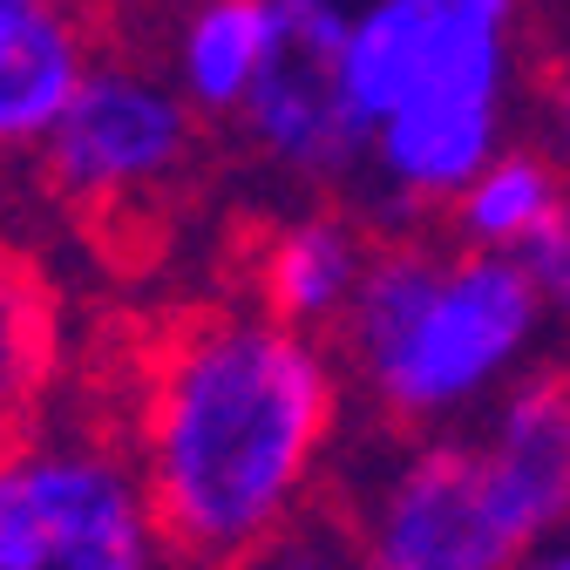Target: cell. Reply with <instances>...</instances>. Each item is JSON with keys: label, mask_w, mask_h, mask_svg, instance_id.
<instances>
[{"label": "cell", "mask_w": 570, "mask_h": 570, "mask_svg": "<svg viewBox=\"0 0 570 570\" xmlns=\"http://www.w3.org/2000/svg\"><path fill=\"white\" fill-rule=\"evenodd\" d=\"M340 381L320 333L225 293L129 320L68 387L122 435L177 570H252L326 482Z\"/></svg>", "instance_id": "1"}, {"label": "cell", "mask_w": 570, "mask_h": 570, "mask_svg": "<svg viewBox=\"0 0 570 570\" xmlns=\"http://www.w3.org/2000/svg\"><path fill=\"white\" fill-rule=\"evenodd\" d=\"M530 76V0H353L346 89L367 116L374 225H442L510 142Z\"/></svg>", "instance_id": "2"}, {"label": "cell", "mask_w": 570, "mask_h": 570, "mask_svg": "<svg viewBox=\"0 0 570 570\" xmlns=\"http://www.w3.org/2000/svg\"><path fill=\"white\" fill-rule=\"evenodd\" d=\"M543 293L517 252L455 245L442 225H374L340 333V374L361 381L374 421L394 435L449 421L482 394H503L543 333Z\"/></svg>", "instance_id": "3"}, {"label": "cell", "mask_w": 570, "mask_h": 570, "mask_svg": "<svg viewBox=\"0 0 570 570\" xmlns=\"http://www.w3.org/2000/svg\"><path fill=\"white\" fill-rule=\"evenodd\" d=\"M204 157L210 122L177 96V82L109 41L35 150V170L89 252L136 278L177 245Z\"/></svg>", "instance_id": "4"}, {"label": "cell", "mask_w": 570, "mask_h": 570, "mask_svg": "<svg viewBox=\"0 0 570 570\" xmlns=\"http://www.w3.org/2000/svg\"><path fill=\"white\" fill-rule=\"evenodd\" d=\"M0 570H177L122 435L76 387L0 449Z\"/></svg>", "instance_id": "5"}, {"label": "cell", "mask_w": 570, "mask_h": 570, "mask_svg": "<svg viewBox=\"0 0 570 570\" xmlns=\"http://www.w3.org/2000/svg\"><path fill=\"white\" fill-rule=\"evenodd\" d=\"M346 523L353 570H517L543 530L482 435H421L374 482H320Z\"/></svg>", "instance_id": "6"}, {"label": "cell", "mask_w": 570, "mask_h": 570, "mask_svg": "<svg viewBox=\"0 0 570 570\" xmlns=\"http://www.w3.org/2000/svg\"><path fill=\"white\" fill-rule=\"evenodd\" d=\"M353 0H272V41L238 109V142L293 184H346L367 164V116L346 89Z\"/></svg>", "instance_id": "7"}, {"label": "cell", "mask_w": 570, "mask_h": 570, "mask_svg": "<svg viewBox=\"0 0 570 570\" xmlns=\"http://www.w3.org/2000/svg\"><path fill=\"white\" fill-rule=\"evenodd\" d=\"M374 252V218H353V210L313 204V210H272L232 232V258H225V285L232 299L333 340L353 293H361V272Z\"/></svg>", "instance_id": "8"}, {"label": "cell", "mask_w": 570, "mask_h": 570, "mask_svg": "<svg viewBox=\"0 0 570 570\" xmlns=\"http://www.w3.org/2000/svg\"><path fill=\"white\" fill-rule=\"evenodd\" d=\"M102 48L109 41L82 0L0 8V164L41 150Z\"/></svg>", "instance_id": "9"}, {"label": "cell", "mask_w": 570, "mask_h": 570, "mask_svg": "<svg viewBox=\"0 0 570 570\" xmlns=\"http://www.w3.org/2000/svg\"><path fill=\"white\" fill-rule=\"evenodd\" d=\"M68 394V299L55 272L0 238V449L35 435Z\"/></svg>", "instance_id": "10"}, {"label": "cell", "mask_w": 570, "mask_h": 570, "mask_svg": "<svg viewBox=\"0 0 570 570\" xmlns=\"http://www.w3.org/2000/svg\"><path fill=\"white\" fill-rule=\"evenodd\" d=\"M482 442L543 537L570 523V353L530 361L489 407Z\"/></svg>", "instance_id": "11"}, {"label": "cell", "mask_w": 570, "mask_h": 570, "mask_svg": "<svg viewBox=\"0 0 570 570\" xmlns=\"http://www.w3.org/2000/svg\"><path fill=\"white\" fill-rule=\"evenodd\" d=\"M563 218H570L563 157L543 136H517L462 184V197L442 210V232L455 245H475V252H523Z\"/></svg>", "instance_id": "12"}, {"label": "cell", "mask_w": 570, "mask_h": 570, "mask_svg": "<svg viewBox=\"0 0 570 570\" xmlns=\"http://www.w3.org/2000/svg\"><path fill=\"white\" fill-rule=\"evenodd\" d=\"M272 41V0H190L170 35V82L210 122L232 129Z\"/></svg>", "instance_id": "13"}, {"label": "cell", "mask_w": 570, "mask_h": 570, "mask_svg": "<svg viewBox=\"0 0 570 570\" xmlns=\"http://www.w3.org/2000/svg\"><path fill=\"white\" fill-rule=\"evenodd\" d=\"M530 89H537L543 142L570 170V41H530Z\"/></svg>", "instance_id": "14"}, {"label": "cell", "mask_w": 570, "mask_h": 570, "mask_svg": "<svg viewBox=\"0 0 570 570\" xmlns=\"http://www.w3.org/2000/svg\"><path fill=\"white\" fill-rule=\"evenodd\" d=\"M517 258L530 265L543 306H550L557 320H570V218H563V225H550V232H543L537 245H523Z\"/></svg>", "instance_id": "15"}, {"label": "cell", "mask_w": 570, "mask_h": 570, "mask_svg": "<svg viewBox=\"0 0 570 570\" xmlns=\"http://www.w3.org/2000/svg\"><path fill=\"white\" fill-rule=\"evenodd\" d=\"M517 570H570V537H543Z\"/></svg>", "instance_id": "16"}, {"label": "cell", "mask_w": 570, "mask_h": 570, "mask_svg": "<svg viewBox=\"0 0 570 570\" xmlns=\"http://www.w3.org/2000/svg\"><path fill=\"white\" fill-rule=\"evenodd\" d=\"M0 8H28V0H0Z\"/></svg>", "instance_id": "17"}, {"label": "cell", "mask_w": 570, "mask_h": 570, "mask_svg": "<svg viewBox=\"0 0 570 570\" xmlns=\"http://www.w3.org/2000/svg\"><path fill=\"white\" fill-rule=\"evenodd\" d=\"M550 8H563V14H570V0H550Z\"/></svg>", "instance_id": "18"}]
</instances>
